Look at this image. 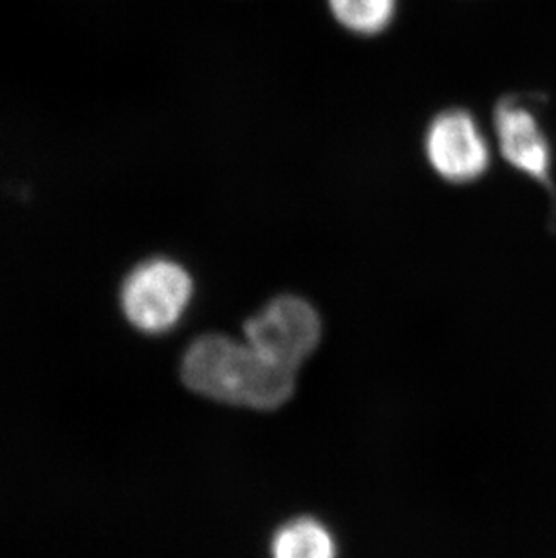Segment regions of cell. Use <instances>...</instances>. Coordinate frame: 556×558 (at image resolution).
<instances>
[{
    "label": "cell",
    "mask_w": 556,
    "mask_h": 558,
    "mask_svg": "<svg viewBox=\"0 0 556 558\" xmlns=\"http://www.w3.org/2000/svg\"><path fill=\"white\" fill-rule=\"evenodd\" d=\"M495 126L506 161L549 189L552 148L535 114L517 98H506L495 111Z\"/></svg>",
    "instance_id": "obj_5"
},
{
    "label": "cell",
    "mask_w": 556,
    "mask_h": 558,
    "mask_svg": "<svg viewBox=\"0 0 556 558\" xmlns=\"http://www.w3.org/2000/svg\"><path fill=\"white\" fill-rule=\"evenodd\" d=\"M194 295L189 271L168 258L137 266L121 291V304L132 326L145 332L172 329Z\"/></svg>",
    "instance_id": "obj_3"
},
{
    "label": "cell",
    "mask_w": 556,
    "mask_h": 558,
    "mask_svg": "<svg viewBox=\"0 0 556 558\" xmlns=\"http://www.w3.org/2000/svg\"><path fill=\"white\" fill-rule=\"evenodd\" d=\"M426 154L437 174L451 183L475 180L488 169V145L464 111H446L434 120L426 134Z\"/></svg>",
    "instance_id": "obj_4"
},
{
    "label": "cell",
    "mask_w": 556,
    "mask_h": 558,
    "mask_svg": "<svg viewBox=\"0 0 556 558\" xmlns=\"http://www.w3.org/2000/svg\"><path fill=\"white\" fill-rule=\"evenodd\" d=\"M297 374L280 369L247 345L205 335L183 356L181 378L197 395L228 405L274 411L293 396Z\"/></svg>",
    "instance_id": "obj_1"
},
{
    "label": "cell",
    "mask_w": 556,
    "mask_h": 558,
    "mask_svg": "<svg viewBox=\"0 0 556 558\" xmlns=\"http://www.w3.org/2000/svg\"><path fill=\"white\" fill-rule=\"evenodd\" d=\"M271 558H338L333 533L313 517L286 522L271 541Z\"/></svg>",
    "instance_id": "obj_6"
},
{
    "label": "cell",
    "mask_w": 556,
    "mask_h": 558,
    "mask_svg": "<svg viewBox=\"0 0 556 558\" xmlns=\"http://www.w3.org/2000/svg\"><path fill=\"white\" fill-rule=\"evenodd\" d=\"M244 335L247 345L261 356L280 369L297 374L321 343V315L300 296H277L247 318Z\"/></svg>",
    "instance_id": "obj_2"
},
{
    "label": "cell",
    "mask_w": 556,
    "mask_h": 558,
    "mask_svg": "<svg viewBox=\"0 0 556 558\" xmlns=\"http://www.w3.org/2000/svg\"><path fill=\"white\" fill-rule=\"evenodd\" d=\"M333 13L343 26L373 35L392 21L396 0H329Z\"/></svg>",
    "instance_id": "obj_7"
}]
</instances>
